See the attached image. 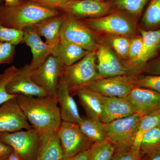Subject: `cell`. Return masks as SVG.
I'll use <instances>...</instances> for the list:
<instances>
[{
    "mask_svg": "<svg viewBox=\"0 0 160 160\" xmlns=\"http://www.w3.org/2000/svg\"><path fill=\"white\" fill-rule=\"evenodd\" d=\"M143 41V49L139 62V69L156 53L160 48V29L153 31L140 30Z\"/></svg>",
    "mask_w": 160,
    "mask_h": 160,
    "instance_id": "obj_23",
    "label": "cell"
},
{
    "mask_svg": "<svg viewBox=\"0 0 160 160\" xmlns=\"http://www.w3.org/2000/svg\"><path fill=\"white\" fill-rule=\"evenodd\" d=\"M132 17L122 11L118 10L102 17L86 19L83 21L94 32L128 37L136 31V25Z\"/></svg>",
    "mask_w": 160,
    "mask_h": 160,
    "instance_id": "obj_4",
    "label": "cell"
},
{
    "mask_svg": "<svg viewBox=\"0 0 160 160\" xmlns=\"http://www.w3.org/2000/svg\"><path fill=\"white\" fill-rule=\"evenodd\" d=\"M57 99L59 105L62 121L78 125L82 118L80 116L76 103L72 97L69 86L63 76L59 81Z\"/></svg>",
    "mask_w": 160,
    "mask_h": 160,
    "instance_id": "obj_16",
    "label": "cell"
},
{
    "mask_svg": "<svg viewBox=\"0 0 160 160\" xmlns=\"http://www.w3.org/2000/svg\"><path fill=\"white\" fill-rule=\"evenodd\" d=\"M6 1L5 5L8 6H13L19 4L22 0H5Z\"/></svg>",
    "mask_w": 160,
    "mask_h": 160,
    "instance_id": "obj_41",
    "label": "cell"
},
{
    "mask_svg": "<svg viewBox=\"0 0 160 160\" xmlns=\"http://www.w3.org/2000/svg\"><path fill=\"white\" fill-rule=\"evenodd\" d=\"M66 13L51 17L42 20L34 25L40 36L46 39V42L53 48L60 42V32Z\"/></svg>",
    "mask_w": 160,
    "mask_h": 160,
    "instance_id": "obj_19",
    "label": "cell"
},
{
    "mask_svg": "<svg viewBox=\"0 0 160 160\" xmlns=\"http://www.w3.org/2000/svg\"><path fill=\"white\" fill-rule=\"evenodd\" d=\"M131 104L124 98L103 97L100 121L108 123L135 114Z\"/></svg>",
    "mask_w": 160,
    "mask_h": 160,
    "instance_id": "obj_18",
    "label": "cell"
},
{
    "mask_svg": "<svg viewBox=\"0 0 160 160\" xmlns=\"http://www.w3.org/2000/svg\"><path fill=\"white\" fill-rule=\"evenodd\" d=\"M142 22L147 28H152L160 24V0H150Z\"/></svg>",
    "mask_w": 160,
    "mask_h": 160,
    "instance_id": "obj_29",
    "label": "cell"
},
{
    "mask_svg": "<svg viewBox=\"0 0 160 160\" xmlns=\"http://www.w3.org/2000/svg\"></svg>",
    "mask_w": 160,
    "mask_h": 160,
    "instance_id": "obj_46",
    "label": "cell"
},
{
    "mask_svg": "<svg viewBox=\"0 0 160 160\" xmlns=\"http://www.w3.org/2000/svg\"><path fill=\"white\" fill-rule=\"evenodd\" d=\"M16 98L28 122L40 134L58 131L62 120L57 98L17 95Z\"/></svg>",
    "mask_w": 160,
    "mask_h": 160,
    "instance_id": "obj_1",
    "label": "cell"
},
{
    "mask_svg": "<svg viewBox=\"0 0 160 160\" xmlns=\"http://www.w3.org/2000/svg\"><path fill=\"white\" fill-rule=\"evenodd\" d=\"M160 125V110L151 114L141 117L133 147L140 149V145L144 134L147 132Z\"/></svg>",
    "mask_w": 160,
    "mask_h": 160,
    "instance_id": "obj_26",
    "label": "cell"
},
{
    "mask_svg": "<svg viewBox=\"0 0 160 160\" xmlns=\"http://www.w3.org/2000/svg\"><path fill=\"white\" fill-rule=\"evenodd\" d=\"M19 68L12 66L6 69L2 74H0V106L5 102L16 97L15 95L9 94L6 91V87L15 75Z\"/></svg>",
    "mask_w": 160,
    "mask_h": 160,
    "instance_id": "obj_30",
    "label": "cell"
},
{
    "mask_svg": "<svg viewBox=\"0 0 160 160\" xmlns=\"http://www.w3.org/2000/svg\"><path fill=\"white\" fill-rule=\"evenodd\" d=\"M62 12L42 6L33 0H22L15 6H0V23L9 28L23 30Z\"/></svg>",
    "mask_w": 160,
    "mask_h": 160,
    "instance_id": "obj_2",
    "label": "cell"
},
{
    "mask_svg": "<svg viewBox=\"0 0 160 160\" xmlns=\"http://www.w3.org/2000/svg\"><path fill=\"white\" fill-rule=\"evenodd\" d=\"M65 66L58 58L50 55L41 66L32 71L30 76L33 82L49 95L57 98L59 81L63 76Z\"/></svg>",
    "mask_w": 160,
    "mask_h": 160,
    "instance_id": "obj_8",
    "label": "cell"
},
{
    "mask_svg": "<svg viewBox=\"0 0 160 160\" xmlns=\"http://www.w3.org/2000/svg\"><path fill=\"white\" fill-rule=\"evenodd\" d=\"M110 2L95 0H69L60 11L78 18L92 19L110 13L113 9Z\"/></svg>",
    "mask_w": 160,
    "mask_h": 160,
    "instance_id": "obj_11",
    "label": "cell"
},
{
    "mask_svg": "<svg viewBox=\"0 0 160 160\" xmlns=\"http://www.w3.org/2000/svg\"><path fill=\"white\" fill-rule=\"evenodd\" d=\"M0 160H7V158H0Z\"/></svg>",
    "mask_w": 160,
    "mask_h": 160,
    "instance_id": "obj_43",
    "label": "cell"
},
{
    "mask_svg": "<svg viewBox=\"0 0 160 160\" xmlns=\"http://www.w3.org/2000/svg\"><path fill=\"white\" fill-rule=\"evenodd\" d=\"M141 116L138 113L105 123L106 138L115 152L130 149L134 144Z\"/></svg>",
    "mask_w": 160,
    "mask_h": 160,
    "instance_id": "obj_5",
    "label": "cell"
},
{
    "mask_svg": "<svg viewBox=\"0 0 160 160\" xmlns=\"http://www.w3.org/2000/svg\"><path fill=\"white\" fill-rule=\"evenodd\" d=\"M107 40L108 45L111 46L117 56L122 58H127L130 42V39L128 37L110 35Z\"/></svg>",
    "mask_w": 160,
    "mask_h": 160,
    "instance_id": "obj_31",
    "label": "cell"
},
{
    "mask_svg": "<svg viewBox=\"0 0 160 160\" xmlns=\"http://www.w3.org/2000/svg\"><path fill=\"white\" fill-rule=\"evenodd\" d=\"M96 60V51H90L77 62L65 66L63 76L70 92L98 79Z\"/></svg>",
    "mask_w": 160,
    "mask_h": 160,
    "instance_id": "obj_6",
    "label": "cell"
},
{
    "mask_svg": "<svg viewBox=\"0 0 160 160\" xmlns=\"http://www.w3.org/2000/svg\"><path fill=\"white\" fill-rule=\"evenodd\" d=\"M23 31V43H26L31 49L32 58L30 64L35 69L51 55L52 48L43 42L34 26L26 27Z\"/></svg>",
    "mask_w": 160,
    "mask_h": 160,
    "instance_id": "obj_17",
    "label": "cell"
},
{
    "mask_svg": "<svg viewBox=\"0 0 160 160\" xmlns=\"http://www.w3.org/2000/svg\"><path fill=\"white\" fill-rule=\"evenodd\" d=\"M89 152V149L86 150V151L83 152L73 157L62 160H88Z\"/></svg>",
    "mask_w": 160,
    "mask_h": 160,
    "instance_id": "obj_39",
    "label": "cell"
},
{
    "mask_svg": "<svg viewBox=\"0 0 160 160\" xmlns=\"http://www.w3.org/2000/svg\"><path fill=\"white\" fill-rule=\"evenodd\" d=\"M148 157V160H160V149Z\"/></svg>",
    "mask_w": 160,
    "mask_h": 160,
    "instance_id": "obj_42",
    "label": "cell"
},
{
    "mask_svg": "<svg viewBox=\"0 0 160 160\" xmlns=\"http://www.w3.org/2000/svg\"><path fill=\"white\" fill-rule=\"evenodd\" d=\"M13 149L0 140V158H7Z\"/></svg>",
    "mask_w": 160,
    "mask_h": 160,
    "instance_id": "obj_37",
    "label": "cell"
},
{
    "mask_svg": "<svg viewBox=\"0 0 160 160\" xmlns=\"http://www.w3.org/2000/svg\"><path fill=\"white\" fill-rule=\"evenodd\" d=\"M134 87L133 78L125 75L99 79L82 87L97 92L103 96L124 98Z\"/></svg>",
    "mask_w": 160,
    "mask_h": 160,
    "instance_id": "obj_10",
    "label": "cell"
},
{
    "mask_svg": "<svg viewBox=\"0 0 160 160\" xmlns=\"http://www.w3.org/2000/svg\"><path fill=\"white\" fill-rule=\"evenodd\" d=\"M135 86L151 89L160 93V75H138L133 78Z\"/></svg>",
    "mask_w": 160,
    "mask_h": 160,
    "instance_id": "obj_32",
    "label": "cell"
},
{
    "mask_svg": "<svg viewBox=\"0 0 160 160\" xmlns=\"http://www.w3.org/2000/svg\"><path fill=\"white\" fill-rule=\"evenodd\" d=\"M147 71L150 75H160V58L149 67Z\"/></svg>",
    "mask_w": 160,
    "mask_h": 160,
    "instance_id": "obj_38",
    "label": "cell"
},
{
    "mask_svg": "<svg viewBox=\"0 0 160 160\" xmlns=\"http://www.w3.org/2000/svg\"><path fill=\"white\" fill-rule=\"evenodd\" d=\"M23 31L9 28L0 23V42L12 43L17 46L23 43Z\"/></svg>",
    "mask_w": 160,
    "mask_h": 160,
    "instance_id": "obj_33",
    "label": "cell"
},
{
    "mask_svg": "<svg viewBox=\"0 0 160 160\" xmlns=\"http://www.w3.org/2000/svg\"><path fill=\"white\" fill-rule=\"evenodd\" d=\"M142 160H146V157H145L144 158H142Z\"/></svg>",
    "mask_w": 160,
    "mask_h": 160,
    "instance_id": "obj_45",
    "label": "cell"
},
{
    "mask_svg": "<svg viewBox=\"0 0 160 160\" xmlns=\"http://www.w3.org/2000/svg\"><path fill=\"white\" fill-rule=\"evenodd\" d=\"M142 157L140 149L132 146L127 150L115 152L111 160H142Z\"/></svg>",
    "mask_w": 160,
    "mask_h": 160,
    "instance_id": "obj_35",
    "label": "cell"
},
{
    "mask_svg": "<svg viewBox=\"0 0 160 160\" xmlns=\"http://www.w3.org/2000/svg\"><path fill=\"white\" fill-rule=\"evenodd\" d=\"M40 5L48 8L60 10L69 0H33Z\"/></svg>",
    "mask_w": 160,
    "mask_h": 160,
    "instance_id": "obj_36",
    "label": "cell"
},
{
    "mask_svg": "<svg viewBox=\"0 0 160 160\" xmlns=\"http://www.w3.org/2000/svg\"><path fill=\"white\" fill-rule=\"evenodd\" d=\"M74 92L79 99L87 118L100 120L102 111L103 96L85 87L78 88Z\"/></svg>",
    "mask_w": 160,
    "mask_h": 160,
    "instance_id": "obj_20",
    "label": "cell"
},
{
    "mask_svg": "<svg viewBox=\"0 0 160 160\" xmlns=\"http://www.w3.org/2000/svg\"><path fill=\"white\" fill-rule=\"evenodd\" d=\"M115 152L114 146L109 140L94 143L89 149L88 160H111Z\"/></svg>",
    "mask_w": 160,
    "mask_h": 160,
    "instance_id": "obj_27",
    "label": "cell"
},
{
    "mask_svg": "<svg viewBox=\"0 0 160 160\" xmlns=\"http://www.w3.org/2000/svg\"><path fill=\"white\" fill-rule=\"evenodd\" d=\"M34 68L31 64L19 68L18 72L6 87V91L12 95H22L34 97L49 95L43 88L32 79L30 73Z\"/></svg>",
    "mask_w": 160,
    "mask_h": 160,
    "instance_id": "obj_13",
    "label": "cell"
},
{
    "mask_svg": "<svg viewBox=\"0 0 160 160\" xmlns=\"http://www.w3.org/2000/svg\"><path fill=\"white\" fill-rule=\"evenodd\" d=\"M60 42L76 45L88 51H96L100 45L94 32L82 20L67 13L60 30Z\"/></svg>",
    "mask_w": 160,
    "mask_h": 160,
    "instance_id": "obj_3",
    "label": "cell"
},
{
    "mask_svg": "<svg viewBox=\"0 0 160 160\" xmlns=\"http://www.w3.org/2000/svg\"><path fill=\"white\" fill-rule=\"evenodd\" d=\"M95 1H101V2H102V1H105V0H95Z\"/></svg>",
    "mask_w": 160,
    "mask_h": 160,
    "instance_id": "obj_44",
    "label": "cell"
},
{
    "mask_svg": "<svg viewBox=\"0 0 160 160\" xmlns=\"http://www.w3.org/2000/svg\"><path fill=\"white\" fill-rule=\"evenodd\" d=\"M96 56L98 79L128 74V68L121 62L108 44L99 45L96 50Z\"/></svg>",
    "mask_w": 160,
    "mask_h": 160,
    "instance_id": "obj_14",
    "label": "cell"
},
{
    "mask_svg": "<svg viewBox=\"0 0 160 160\" xmlns=\"http://www.w3.org/2000/svg\"><path fill=\"white\" fill-rule=\"evenodd\" d=\"M16 97L0 106V133L33 128L20 108Z\"/></svg>",
    "mask_w": 160,
    "mask_h": 160,
    "instance_id": "obj_12",
    "label": "cell"
},
{
    "mask_svg": "<svg viewBox=\"0 0 160 160\" xmlns=\"http://www.w3.org/2000/svg\"><path fill=\"white\" fill-rule=\"evenodd\" d=\"M149 0H112L113 8L122 11L132 17L141 14Z\"/></svg>",
    "mask_w": 160,
    "mask_h": 160,
    "instance_id": "obj_28",
    "label": "cell"
},
{
    "mask_svg": "<svg viewBox=\"0 0 160 160\" xmlns=\"http://www.w3.org/2000/svg\"><path fill=\"white\" fill-rule=\"evenodd\" d=\"M40 139L39 132L34 128L0 133V140L11 147L23 160H36Z\"/></svg>",
    "mask_w": 160,
    "mask_h": 160,
    "instance_id": "obj_7",
    "label": "cell"
},
{
    "mask_svg": "<svg viewBox=\"0 0 160 160\" xmlns=\"http://www.w3.org/2000/svg\"><path fill=\"white\" fill-rule=\"evenodd\" d=\"M78 126L83 133L93 143L103 142L107 139L105 123L100 120L82 118Z\"/></svg>",
    "mask_w": 160,
    "mask_h": 160,
    "instance_id": "obj_24",
    "label": "cell"
},
{
    "mask_svg": "<svg viewBox=\"0 0 160 160\" xmlns=\"http://www.w3.org/2000/svg\"><path fill=\"white\" fill-rule=\"evenodd\" d=\"M89 52L76 45L59 42L52 48L51 55L58 58L68 66L77 62Z\"/></svg>",
    "mask_w": 160,
    "mask_h": 160,
    "instance_id": "obj_22",
    "label": "cell"
},
{
    "mask_svg": "<svg viewBox=\"0 0 160 160\" xmlns=\"http://www.w3.org/2000/svg\"><path fill=\"white\" fill-rule=\"evenodd\" d=\"M16 45L0 42V65L12 63L15 55Z\"/></svg>",
    "mask_w": 160,
    "mask_h": 160,
    "instance_id": "obj_34",
    "label": "cell"
},
{
    "mask_svg": "<svg viewBox=\"0 0 160 160\" xmlns=\"http://www.w3.org/2000/svg\"><path fill=\"white\" fill-rule=\"evenodd\" d=\"M7 160H23L19 155L13 150L9 156L7 158Z\"/></svg>",
    "mask_w": 160,
    "mask_h": 160,
    "instance_id": "obj_40",
    "label": "cell"
},
{
    "mask_svg": "<svg viewBox=\"0 0 160 160\" xmlns=\"http://www.w3.org/2000/svg\"><path fill=\"white\" fill-rule=\"evenodd\" d=\"M160 149V125L150 129L144 134L140 145L142 156H150Z\"/></svg>",
    "mask_w": 160,
    "mask_h": 160,
    "instance_id": "obj_25",
    "label": "cell"
},
{
    "mask_svg": "<svg viewBox=\"0 0 160 160\" xmlns=\"http://www.w3.org/2000/svg\"><path fill=\"white\" fill-rule=\"evenodd\" d=\"M58 133L62 151V160L88 150L93 144L75 123L62 121Z\"/></svg>",
    "mask_w": 160,
    "mask_h": 160,
    "instance_id": "obj_9",
    "label": "cell"
},
{
    "mask_svg": "<svg viewBox=\"0 0 160 160\" xmlns=\"http://www.w3.org/2000/svg\"><path fill=\"white\" fill-rule=\"evenodd\" d=\"M124 98L142 117L160 110V93L151 89L135 86Z\"/></svg>",
    "mask_w": 160,
    "mask_h": 160,
    "instance_id": "obj_15",
    "label": "cell"
},
{
    "mask_svg": "<svg viewBox=\"0 0 160 160\" xmlns=\"http://www.w3.org/2000/svg\"><path fill=\"white\" fill-rule=\"evenodd\" d=\"M62 151L58 131L40 134L36 160H62Z\"/></svg>",
    "mask_w": 160,
    "mask_h": 160,
    "instance_id": "obj_21",
    "label": "cell"
}]
</instances>
